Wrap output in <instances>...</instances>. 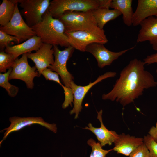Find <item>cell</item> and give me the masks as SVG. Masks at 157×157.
Segmentation results:
<instances>
[{
    "label": "cell",
    "instance_id": "cell-1",
    "mask_svg": "<svg viewBox=\"0 0 157 157\" xmlns=\"http://www.w3.org/2000/svg\"><path fill=\"white\" fill-rule=\"evenodd\" d=\"M143 61L137 58L131 60L120 72L113 88L103 94L102 99L116 101L124 107L142 95L144 89L156 86L157 82L145 69Z\"/></svg>",
    "mask_w": 157,
    "mask_h": 157
},
{
    "label": "cell",
    "instance_id": "cell-2",
    "mask_svg": "<svg viewBox=\"0 0 157 157\" xmlns=\"http://www.w3.org/2000/svg\"><path fill=\"white\" fill-rule=\"evenodd\" d=\"M31 27L43 43L66 47L70 46L63 23L47 11L42 20Z\"/></svg>",
    "mask_w": 157,
    "mask_h": 157
},
{
    "label": "cell",
    "instance_id": "cell-3",
    "mask_svg": "<svg viewBox=\"0 0 157 157\" xmlns=\"http://www.w3.org/2000/svg\"><path fill=\"white\" fill-rule=\"evenodd\" d=\"M92 10L86 12L67 11L58 17L64 24L65 32L76 31H99Z\"/></svg>",
    "mask_w": 157,
    "mask_h": 157
},
{
    "label": "cell",
    "instance_id": "cell-4",
    "mask_svg": "<svg viewBox=\"0 0 157 157\" xmlns=\"http://www.w3.org/2000/svg\"><path fill=\"white\" fill-rule=\"evenodd\" d=\"M104 5V0H53L47 11L56 18L66 11L86 12Z\"/></svg>",
    "mask_w": 157,
    "mask_h": 157
},
{
    "label": "cell",
    "instance_id": "cell-5",
    "mask_svg": "<svg viewBox=\"0 0 157 157\" xmlns=\"http://www.w3.org/2000/svg\"><path fill=\"white\" fill-rule=\"evenodd\" d=\"M65 33L70 45L82 52L85 51L86 47L91 44H104L108 41L104 29L99 31H76Z\"/></svg>",
    "mask_w": 157,
    "mask_h": 157
},
{
    "label": "cell",
    "instance_id": "cell-6",
    "mask_svg": "<svg viewBox=\"0 0 157 157\" xmlns=\"http://www.w3.org/2000/svg\"><path fill=\"white\" fill-rule=\"evenodd\" d=\"M22 8L21 14L32 27L40 22L50 4V0H16Z\"/></svg>",
    "mask_w": 157,
    "mask_h": 157
},
{
    "label": "cell",
    "instance_id": "cell-7",
    "mask_svg": "<svg viewBox=\"0 0 157 157\" xmlns=\"http://www.w3.org/2000/svg\"><path fill=\"white\" fill-rule=\"evenodd\" d=\"M53 49L54 61L49 68L58 73L60 76L64 85L69 89H71V84L73 81L74 77L67 70V63L71 57L75 49L71 46L66 47L63 50L59 49L58 46H53Z\"/></svg>",
    "mask_w": 157,
    "mask_h": 157
},
{
    "label": "cell",
    "instance_id": "cell-8",
    "mask_svg": "<svg viewBox=\"0 0 157 157\" xmlns=\"http://www.w3.org/2000/svg\"><path fill=\"white\" fill-rule=\"evenodd\" d=\"M18 4L17 3L16 5L15 11L11 20L6 25L0 27V30L17 37L21 43L36 35L32 28L24 20L19 10Z\"/></svg>",
    "mask_w": 157,
    "mask_h": 157
},
{
    "label": "cell",
    "instance_id": "cell-9",
    "mask_svg": "<svg viewBox=\"0 0 157 157\" xmlns=\"http://www.w3.org/2000/svg\"><path fill=\"white\" fill-rule=\"evenodd\" d=\"M28 58L27 53H24L19 59L17 58L15 60L8 79L21 80L25 83L28 88L32 89L34 86V78L40 76L36 71V67H31L29 64Z\"/></svg>",
    "mask_w": 157,
    "mask_h": 157
},
{
    "label": "cell",
    "instance_id": "cell-10",
    "mask_svg": "<svg viewBox=\"0 0 157 157\" xmlns=\"http://www.w3.org/2000/svg\"><path fill=\"white\" fill-rule=\"evenodd\" d=\"M115 72H107L99 76L93 82H90L89 84L85 86L78 85L72 81L70 87L72 89L74 97V107L70 111L71 114H75V119L78 118L79 113L82 108V104L83 100L87 93L94 85L104 79L109 77H114L116 76Z\"/></svg>",
    "mask_w": 157,
    "mask_h": 157
},
{
    "label": "cell",
    "instance_id": "cell-11",
    "mask_svg": "<svg viewBox=\"0 0 157 157\" xmlns=\"http://www.w3.org/2000/svg\"><path fill=\"white\" fill-rule=\"evenodd\" d=\"M134 47L118 52H114L108 49L104 44L93 43L86 47L85 51L92 54L96 58L99 67L103 68L110 65L115 60L129 51L133 49Z\"/></svg>",
    "mask_w": 157,
    "mask_h": 157
},
{
    "label": "cell",
    "instance_id": "cell-12",
    "mask_svg": "<svg viewBox=\"0 0 157 157\" xmlns=\"http://www.w3.org/2000/svg\"><path fill=\"white\" fill-rule=\"evenodd\" d=\"M9 120L10 122V124L9 127L3 130H6V131L2 140L0 141V144L10 133L18 131L26 126L34 124H40L54 133H56L57 131V128L55 124H50L47 123L41 117H20L15 116L10 118Z\"/></svg>",
    "mask_w": 157,
    "mask_h": 157
},
{
    "label": "cell",
    "instance_id": "cell-13",
    "mask_svg": "<svg viewBox=\"0 0 157 157\" xmlns=\"http://www.w3.org/2000/svg\"><path fill=\"white\" fill-rule=\"evenodd\" d=\"M27 55L35 64L40 76L42 72L54 61L53 46L51 44L43 43L35 53H27Z\"/></svg>",
    "mask_w": 157,
    "mask_h": 157
},
{
    "label": "cell",
    "instance_id": "cell-14",
    "mask_svg": "<svg viewBox=\"0 0 157 157\" xmlns=\"http://www.w3.org/2000/svg\"><path fill=\"white\" fill-rule=\"evenodd\" d=\"M140 25L141 28L137 42L149 41L153 49L157 51V17H149L141 22Z\"/></svg>",
    "mask_w": 157,
    "mask_h": 157
},
{
    "label": "cell",
    "instance_id": "cell-15",
    "mask_svg": "<svg viewBox=\"0 0 157 157\" xmlns=\"http://www.w3.org/2000/svg\"><path fill=\"white\" fill-rule=\"evenodd\" d=\"M97 112V119L100 122V127H94L91 123H89L88 124V126L85 127L84 129L89 130L94 133L102 147L106 144L111 145L117 139L119 135L115 131H109L104 125L102 119V110H101Z\"/></svg>",
    "mask_w": 157,
    "mask_h": 157
},
{
    "label": "cell",
    "instance_id": "cell-16",
    "mask_svg": "<svg viewBox=\"0 0 157 157\" xmlns=\"http://www.w3.org/2000/svg\"><path fill=\"white\" fill-rule=\"evenodd\" d=\"M154 16L157 17V0H138L132 18V25L138 26L145 19Z\"/></svg>",
    "mask_w": 157,
    "mask_h": 157
},
{
    "label": "cell",
    "instance_id": "cell-17",
    "mask_svg": "<svg viewBox=\"0 0 157 157\" xmlns=\"http://www.w3.org/2000/svg\"><path fill=\"white\" fill-rule=\"evenodd\" d=\"M143 138L136 137L122 133L119 135L114 143L113 150L126 156L130 154L137 147L143 143Z\"/></svg>",
    "mask_w": 157,
    "mask_h": 157
},
{
    "label": "cell",
    "instance_id": "cell-18",
    "mask_svg": "<svg viewBox=\"0 0 157 157\" xmlns=\"http://www.w3.org/2000/svg\"><path fill=\"white\" fill-rule=\"evenodd\" d=\"M43 43L41 39L35 35L19 44L12 46L8 45L5 49V51L13 54L16 59L21 55L37 51Z\"/></svg>",
    "mask_w": 157,
    "mask_h": 157
},
{
    "label": "cell",
    "instance_id": "cell-19",
    "mask_svg": "<svg viewBox=\"0 0 157 157\" xmlns=\"http://www.w3.org/2000/svg\"><path fill=\"white\" fill-rule=\"evenodd\" d=\"M98 27L101 29L108 22L114 20L122 15L119 10L100 7L92 10Z\"/></svg>",
    "mask_w": 157,
    "mask_h": 157
},
{
    "label": "cell",
    "instance_id": "cell-20",
    "mask_svg": "<svg viewBox=\"0 0 157 157\" xmlns=\"http://www.w3.org/2000/svg\"><path fill=\"white\" fill-rule=\"evenodd\" d=\"M132 0H112L110 8L119 11L122 15L124 23L130 26L132 25V20L134 14L132 7Z\"/></svg>",
    "mask_w": 157,
    "mask_h": 157
},
{
    "label": "cell",
    "instance_id": "cell-21",
    "mask_svg": "<svg viewBox=\"0 0 157 157\" xmlns=\"http://www.w3.org/2000/svg\"><path fill=\"white\" fill-rule=\"evenodd\" d=\"M16 0H3L0 5V27L8 23L14 14L16 4Z\"/></svg>",
    "mask_w": 157,
    "mask_h": 157
},
{
    "label": "cell",
    "instance_id": "cell-22",
    "mask_svg": "<svg viewBox=\"0 0 157 157\" xmlns=\"http://www.w3.org/2000/svg\"><path fill=\"white\" fill-rule=\"evenodd\" d=\"M12 70V67L6 73H0V86L6 89L9 96L13 97L17 94L19 89L18 87L11 84L9 82V76Z\"/></svg>",
    "mask_w": 157,
    "mask_h": 157
},
{
    "label": "cell",
    "instance_id": "cell-23",
    "mask_svg": "<svg viewBox=\"0 0 157 157\" xmlns=\"http://www.w3.org/2000/svg\"><path fill=\"white\" fill-rule=\"evenodd\" d=\"M15 59L14 56L3 51L0 52V72H6V69L12 68Z\"/></svg>",
    "mask_w": 157,
    "mask_h": 157
},
{
    "label": "cell",
    "instance_id": "cell-24",
    "mask_svg": "<svg viewBox=\"0 0 157 157\" xmlns=\"http://www.w3.org/2000/svg\"><path fill=\"white\" fill-rule=\"evenodd\" d=\"M87 143L92 149L90 157H106L107 154L113 150V149L108 150L103 149L100 143L97 142L93 139H89Z\"/></svg>",
    "mask_w": 157,
    "mask_h": 157
},
{
    "label": "cell",
    "instance_id": "cell-25",
    "mask_svg": "<svg viewBox=\"0 0 157 157\" xmlns=\"http://www.w3.org/2000/svg\"><path fill=\"white\" fill-rule=\"evenodd\" d=\"M11 42H14L17 44L20 43L19 39L16 37L9 35L3 31L0 30V48L1 51L3 49Z\"/></svg>",
    "mask_w": 157,
    "mask_h": 157
},
{
    "label": "cell",
    "instance_id": "cell-26",
    "mask_svg": "<svg viewBox=\"0 0 157 157\" xmlns=\"http://www.w3.org/2000/svg\"><path fill=\"white\" fill-rule=\"evenodd\" d=\"M143 142L149 152V157H157V142L149 135L144 136Z\"/></svg>",
    "mask_w": 157,
    "mask_h": 157
},
{
    "label": "cell",
    "instance_id": "cell-27",
    "mask_svg": "<svg viewBox=\"0 0 157 157\" xmlns=\"http://www.w3.org/2000/svg\"><path fill=\"white\" fill-rule=\"evenodd\" d=\"M129 156V157H149V152L143 142L135 149Z\"/></svg>",
    "mask_w": 157,
    "mask_h": 157
},
{
    "label": "cell",
    "instance_id": "cell-28",
    "mask_svg": "<svg viewBox=\"0 0 157 157\" xmlns=\"http://www.w3.org/2000/svg\"><path fill=\"white\" fill-rule=\"evenodd\" d=\"M41 74L46 80L54 81L60 85L62 88L64 86L60 81L58 74L56 72H53L50 68H47L44 69L42 72Z\"/></svg>",
    "mask_w": 157,
    "mask_h": 157
},
{
    "label": "cell",
    "instance_id": "cell-29",
    "mask_svg": "<svg viewBox=\"0 0 157 157\" xmlns=\"http://www.w3.org/2000/svg\"><path fill=\"white\" fill-rule=\"evenodd\" d=\"M143 61L145 65H149L154 63H157V52L155 53L147 56L144 59ZM156 72L157 73V68Z\"/></svg>",
    "mask_w": 157,
    "mask_h": 157
},
{
    "label": "cell",
    "instance_id": "cell-30",
    "mask_svg": "<svg viewBox=\"0 0 157 157\" xmlns=\"http://www.w3.org/2000/svg\"><path fill=\"white\" fill-rule=\"evenodd\" d=\"M149 134L157 142V122L155 126H153L148 132Z\"/></svg>",
    "mask_w": 157,
    "mask_h": 157
}]
</instances>
